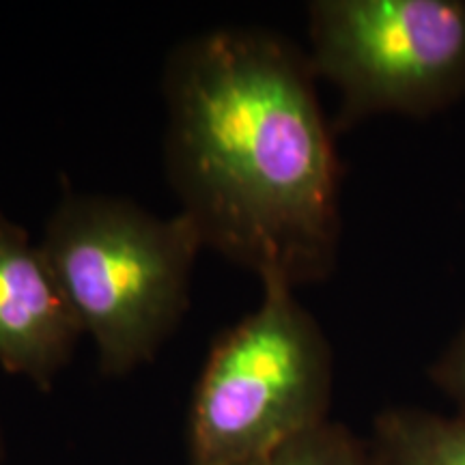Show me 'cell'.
Returning <instances> with one entry per match:
<instances>
[{
  "instance_id": "6da1fadb",
  "label": "cell",
  "mask_w": 465,
  "mask_h": 465,
  "mask_svg": "<svg viewBox=\"0 0 465 465\" xmlns=\"http://www.w3.org/2000/svg\"><path fill=\"white\" fill-rule=\"evenodd\" d=\"M311 63L276 35L216 28L164 67L171 188L213 250L261 281H322L341 237L339 162Z\"/></svg>"
},
{
  "instance_id": "7a4b0ae2",
  "label": "cell",
  "mask_w": 465,
  "mask_h": 465,
  "mask_svg": "<svg viewBox=\"0 0 465 465\" xmlns=\"http://www.w3.org/2000/svg\"><path fill=\"white\" fill-rule=\"evenodd\" d=\"M39 248L106 377L158 356L188 312L205 250L182 212L162 218L132 201L74 192L50 213Z\"/></svg>"
},
{
  "instance_id": "3957f363",
  "label": "cell",
  "mask_w": 465,
  "mask_h": 465,
  "mask_svg": "<svg viewBox=\"0 0 465 465\" xmlns=\"http://www.w3.org/2000/svg\"><path fill=\"white\" fill-rule=\"evenodd\" d=\"M213 342L190 410V465H232L328 420L332 351L291 284Z\"/></svg>"
},
{
  "instance_id": "277c9868",
  "label": "cell",
  "mask_w": 465,
  "mask_h": 465,
  "mask_svg": "<svg viewBox=\"0 0 465 465\" xmlns=\"http://www.w3.org/2000/svg\"><path fill=\"white\" fill-rule=\"evenodd\" d=\"M311 69L342 95V119L420 113L465 83L461 0H317Z\"/></svg>"
},
{
  "instance_id": "5b68a950",
  "label": "cell",
  "mask_w": 465,
  "mask_h": 465,
  "mask_svg": "<svg viewBox=\"0 0 465 465\" xmlns=\"http://www.w3.org/2000/svg\"><path fill=\"white\" fill-rule=\"evenodd\" d=\"M83 336L39 243L0 209V369L48 392Z\"/></svg>"
},
{
  "instance_id": "8992f818",
  "label": "cell",
  "mask_w": 465,
  "mask_h": 465,
  "mask_svg": "<svg viewBox=\"0 0 465 465\" xmlns=\"http://www.w3.org/2000/svg\"><path fill=\"white\" fill-rule=\"evenodd\" d=\"M369 446L375 465H465V416L386 411Z\"/></svg>"
},
{
  "instance_id": "52a82bcc",
  "label": "cell",
  "mask_w": 465,
  "mask_h": 465,
  "mask_svg": "<svg viewBox=\"0 0 465 465\" xmlns=\"http://www.w3.org/2000/svg\"><path fill=\"white\" fill-rule=\"evenodd\" d=\"M232 465H375V459L369 444L341 424L325 420L276 449Z\"/></svg>"
},
{
  "instance_id": "ba28073f",
  "label": "cell",
  "mask_w": 465,
  "mask_h": 465,
  "mask_svg": "<svg viewBox=\"0 0 465 465\" xmlns=\"http://www.w3.org/2000/svg\"><path fill=\"white\" fill-rule=\"evenodd\" d=\"M438 377L444 388L465 405V332L459 336L455 345L449 349L438 366Z\"/></svg>"
},
{
  "instance_id": "9c48e42d",
  "label": "cell",
  "mask_w": 465,
  "mask_h": 465,
  "mask_svg": "<svg viewBox=\"0 0 465 465\" xmlns=\"http://www.w3.org/2000/svg\"><path fill=\"white\" fill-rule=\"evenodd\" d=\"M5 461V440H3V429H0V465Z\"/></svg>"
}]
</instances>
